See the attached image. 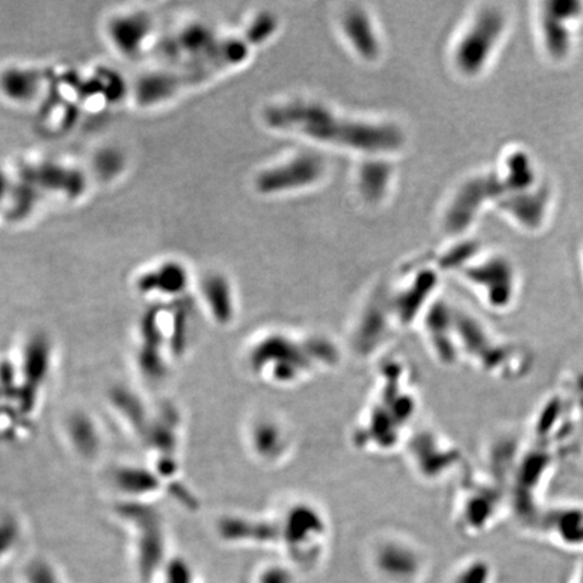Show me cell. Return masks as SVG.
I'll list each match as a JSON object with an SVG mask.
<instances>
[{
  "instance_id": "1",
  "label": "cell",
  "mask_w": 583,
  "mask_h": 583,
  "mask_svg": "<svg viewBox=\"0 0 583 583\" xmlns=\"http://www.w3.org/2000/svg\"><path fill=\"white\" fill-rule=\"evenodd\" d=\"M266 119L274 128L300 133L317 141L364 151L398 149L402 136L398 127L376 122L343 118L312 102L279 103L267 110Z\"/></svg>"
},
{
  "instance_id": "2",
  "label": "cell",
  "mask_w": 583,
  "mask_h": 583,
  "mask_svg": "<svg viewBox=\"0 0 583 583\" xmlns=\"http://www.w3.org/2000/svg\"><path fill=\"white\" fill-rule=\"evenodd\" d=\"M503 26V15L495 10H485L477 16L456 49V64L460 72L475 75L485 67Z\"/></svg>"
},
{
  "instance_id": "3",
  "label": "cell",
  "mask_w": 583,
  "mask_h": 583,
  "mask_svg": "<svg viewBox=\"0 0 583 583\" xmlns=\"http://www.w3.org/2000/svg\"><path fill=\"white\" fill-rule=\"evenodd\" d=\"M324 167L319 156H296L294 159L284 161L283 164L267 169L259 176L256 185L266 194L306 188L322 179Z\"/></svg>"
},
{
  "instance_id": "4",
  "label": "cell",
  "mask_w": 583,
  "mask_h": 583,
  "mask_svg": "<svg viewBox=\"0 0 583 583\" xmlns=\"http://www.w3.org/2000/svg\"><path fill=\"white\" fill-rule=\"evenodd\" d=\"M375 565L382 579L390 583H412L422 571L419 553L400 541H388L378 547Z\"/></svg>"
},
{
  "instance_id": "5",
  "label": "cell",
  "mask_w": 583,
  "mask_h": 583,
  "mask_svg": "<svg viewBox=\"0 0 583 583\" xmlns=\"http://www.w3.org/2000/svg\"><path fill=\"white\" fill-rule=\"evenodd\" d=\"M164 480L151 468L126 465L114 471L113 483L124 501L150 503L155 495L164 492Z\"/></svg>"
},
{
  "instance_id": "6",
  "label": "cell",
  "mask_w": 583,
  "mask_h": 583,
  "mask_svg": "<svg viewBox=\"0 0 583 583\" xmlns=\"http://www.w3.org/2000/svg\"><path fill=\"white\" fill-rule=\"evenodd\" d=\"M64 433L72 450L81 459L92 460L102 450V431L90 413L76 411L66 419Z\"/></svg>"
},
{
  "instance_id": "7",
  "label": "cell",
  "mask_w": 583,
  "mask_h": 583,
  "mask_svg": "<svg viewBox=\"0 0 583 583\" xmlns=\"http://www.w3.org/2000/svg\"><path fill=\"white\" fill-rule=\"evenodd\" d=\"M343 32H345L350 43L358 52L359 56L366 60H375L380 54V43H378L375 27L371 25L369 15L364 10H348L342 19Z\"/></svg>"
},
{
  "instance_id": "8",
  "label": "cell",
  "mask_w": 583,
  "mask_h": 583,
  "mask_svg": "<svg viewBox=\"0 0 583 583\" xmlns=\"http://www.w3.org/2000/svg\"><path fill=\"white\" fill-rule=\"evenodd\" d=\"M359 186L366 199L376 202L385 194L390 179V168L384 162L366 164L359 172Z\"/></svg>"
},
{
  "instance_id": "9",
  "label": "cell",
  "mask_w": 583,
  "mask_h": 583,
  "mask_svg": "<svg viewBox=\"0 0 583 583\" xmlns=\"http://www.w3.org/2000/svg\"><path fill=\"white\" fill-rule=\"evenodd\" d=\"M491 569L485 562L475 561L459 571L454 583H489Z\"/></svg>"
},
{
  "instance_id": "10",
  "label": "cell",
  "mask_w": 583,
  "mask_h": 583,
  "mask_svg": "<svg viewBox=\"0 0 583 583\" xmlns=\"http://www.w3.org/2000/svg\"><path fill=\"white\" fill-rule=\"evenodd\" d=\"M256 583H296V580L294 573L285 565L272 564L261 571Z\"/></svg>"
}]
</instances>
